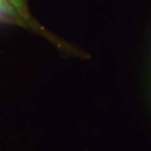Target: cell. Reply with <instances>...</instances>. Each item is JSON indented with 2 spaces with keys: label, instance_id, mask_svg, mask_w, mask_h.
Returning <instances> with one entry per match:
<instances>
[{
  "label": "cell",
  "instance_id": "1",
  "mask_svg": "<svg viewBox=\"0 0 151 151\" xmlns=\"http://www.w3.org/2000/svg\"><path fill=\"white\" fill-rule=\"evenodd\" d=\"M10 2L14 7H16L17 9H19L20 11L24 10V2L23 0H8Z\"/></svg>",
  "mask_w": 151,
  "mask_h": 151
},
{
  "label": "cell",
  "instance_id": "2",
  "mask_svg": "<svg viewBox=\"0 0 151 151\" xmlns=\"http://www.w3.org/2000/svg\"><path fill=\"white\" fill-rule=\"evenodd\" d=\"M9 8L8 6L6 5L4 3L3 0H0V11H4V10H7Z\"/></svg>",
  "mask_w": 151,
  "mask_h": 151
}]
</instances>
